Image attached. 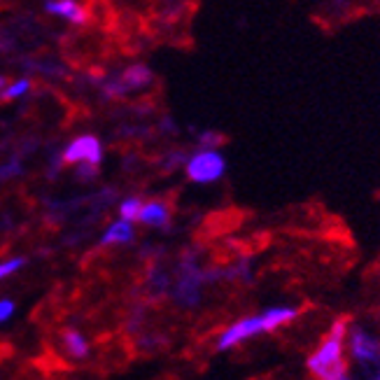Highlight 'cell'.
<instances>
[{
    "mask_svg": "<svg viewBox=\"0 0 380 380\" xmlns=\"http://www.w3.org/2000/svg\"><path fill=\"white\" fill-rule=\"evenodd\" d=\"M299 315L296 308H289V306H273L269 311L259 313V315H250V317H243L238 322H234L229 329H224V334L219 336L217 341V348L219 350H229L238 343L247 341V338H254L259 334H271L276 331L278 326L292 322V320Z\"/></svg>",
    "mask_w": 380,
    "mask_h": 380,
    "instance_id": "obj_1",
    "label": "cell"
},
{
    "mask_svg": "<svg viewBox=\"0 0 380 380\" xmlns=\"http://www.w3.org/2000/svg\"><path fill=\"white\" fill-rule=\"evenodd\" d=\"M343 341H346V320L341 317L334 322L324 343L313 353V357H308V371L326 380L346 378L348 364L343 361Z\"/></svg>",
    "mask_w": 380,
    "mask_h": 380,
    "instance_id": "obj_2",
    "label": "cell"
},
{
    "mask_svg": "<svg viewBox=\"0 0 380 380\" xmlns=\"http://www.w3.org/2000/svg\"><path fill=\"white\" fill-rule=\"evenodd\" d=\"M185 168L192 182L210 185V182H217L219 177L224 175V170H227V159H224L215 147H201L199 152L189 157Z\"/></svg>",
    "mask_w": 380,
    "mask_h": 380,
    "instance_id": "obj_3",
    "label": "cell"
},
{
    "mask_svg": "<svg viewBox=\"0 0 380 380\" xmlns=\"http://www.w3.org/2000/svg\"><path fill=\"white\" fill-rule=\"evenodd\" d=\"M100 159H103V147H100V140L93 138V135H80L63 152V164H100Z\"/></svg>",
    "mask_w": 380,
    "mask_h": 380,
    "instance_id": "obj_4",
    "label": "cell"
},
{
    "mask_svg": "<svg viewBox=\"0 0 380 380\" xmlns=\"http://www.w3.org/2000/svg\"><path fill=\"white\" fill-rule=\"evenodd\" d=\"M350 348H353V355L357 357L359 361H380V346L376 338H371L369 334H364L361 329H353L350 334Z\"/></svg>",
    "mask_w": 380,
    "mask_h": 380,
    "instance_id": "obj_5",
    "label": "cell"
},
{
    "mask_svg": "<svg viewBox=\"0 0 380 380\" xmlns=\"http://www.w3.org/2000/svg\"><path fill=\"white\" fill-rule=\"evenodd\" d=\"M65 308L61 301L56 299V296H49V299H45V301H40L38 306H35V311H33V322L35 324H40V326H52V324H58L61 322V317L65 315Z\"/></svg>",
    "mask_w": 380,
    "mask_h": 380,
    "instance_id": "obj_6",
    "label": "cell"
},
{
    "mask_svg": "<svg viewBox=\"0 0 380 380\" xmlns=\"http://www.w3.org/2000/svg\"><path fill=\"white\" fill-rule=\"evenodd\" d=\"M87 21H91L98 28H112L115 26V10L110 0H89L87 3Z\"/></svg>",
    "mask_w": 380,
    "mask_h": 380,
    "instance_id": "obj_7",
    "label": "cell"
},
{
    "mask_svg": "<svg viewBox=\"0 0 380 380\" xmlns=\"http://www.w3.org/2000/svg\"><path fill=\"white\" fill-rule=\"evenodd\" d=\"M45 10L52 12V14H58V16H63V19L77 23V26H85L87 23L85 8H80V3H75V0H49V3L45 5Z\"/></svg>",
    "mask_w": 380,
    "mask_h": 380,
    "instance_id": "obj_8",
    "label": "cell"
},
{
    "mask_svg": "<svg viewBox=\"0 0 380 380\" xmlns=\"http://www.w3.org/2000/svg\"><path fill=\"white\" fill-rule=\"evenodd\" d=\"M138 219L142 224H147V227L164 229V227H168V222H170V208L168 203H164V201H150V203L142 205Z\"/></svg>",
    "mask_w": 380,
    "mask_h": 380,
    "instance_id": "obj_9",
    "label": "cell"
},
{
    "mask_svg": "<svg viewBox=\"0 0 380 380\" xmlns=\"http://www.w3.org/2000/svg\"><path fill=\"white\" fill-rule=\"evenodd\" d=\"M122 80H124V85H126L131 91H133V89H142V87L150 85V82L154 80V75H152V70L147 68V65L133 63V65H128V68L122 73Z\"/></svg>",
    "mask_w": 380,
    "mask_h": 380,
    "instance_id": "obj_10",
    "label": "cell"
},
{
    "mask_svg": "<svg viewBox=\"0 0 380 380\" xmlns=\"http://www.w3.org/2000/svg\"><path fill=\"white\" fill-rule=\"evenodd\" d=\"M61 336H63V346H65V353H68V357H73V359H85V357H89V346H87L85 336H82L80 331L65 329V331H61Z\"/></svg>",
    "mask_w": 380,
    "mask_h": 380,
    "instance_id": "obj_11",
    "label": "cell"
},
{
    "mask_svg": "<svg viewBox=\"0 0 380 380\" xmlns=\"http://www.w3.org/2000/svg\"><path fill=\"white\" fill-rule=\"evenodd\" d=\"M133 241V227L128 219L115 222L112 227L105 231V236L100 238V245H110V243H131Z\"/></svg>",
    "mask_w": 380,
    "mask_h": 380,
    "instance_id": "obj_12",
    "label": "cell"
},
{
    "mask_svg": "<svg viewBox=\"0 0 380 380\" xmlns=\"http://www.w3.org/2000/svg\"><path fill=\"white\" fill-rule=\"evenodd\" d=\"M142 201L138 199V196H131V199L126 201H122V205H120V215L122 219H128V222H135V219L140 217V210H142Z\"/></svg>",
    "mask_w": 380,
    "mask_h": 380,
    "instance_id": "obj_13",
    "label": "cell"
},
{
    "mask_svg": "<svg viewBox=\"0 0 380 380\" xmlns=\"http://www.w3.org/2000/svg\"><path fill=\"white\" fill-rule=\"evenodd\" d=\"M96 166H98V164L80 161V166H77V168H75V177H77V180H80V182H89V180H93V177L98 175Z\"/></svg>",
    "mask_w": 380,
    "mask_h": 380,
    "instance_id": "obj_14",
    "label": "cell"
},
{
    "mask_svg": "<svg viewBox=\"0 0 380 380\" xmlns=\"http://www.w3.org/2000/svg\"><path fill=\"white\" fill-rule=\"evenodd\" d=\"M33 87V82L31 80H19L16 85H12L8 91H5V100H12V98H19V96H23V93L28 91V89Z\"/></svg>",
    "mask_w": 380,
    "mask_h": 380,
    "instance_id": "obj_15",
    "label": "cell"
},
{
    "mask_svg": "<svg viewBox=\"0 0 380 380\" xmlns=\"http://www.w3.org/2000/svg\"><path fill=\"white\" fill-rule=\"evenodd\" d=\"M21 173V166L19 161H8V164H0V182H5V180H10V177H14V175H19Z\"/></svg>",
    "mask_w": 380,
    "mask_h": 380,
    "instance_id": "obj_16",
    "label": "cell"
},
{
    "mask_svg": "<svg viewBox=\"0 0 380 380\" xmlns=\"http://www.w3.org/2000/svg\"><path fill=\"white\" fill-rule=\"evenodd\" d=\"M21 266H23V259L3 261V264H0V280H3V278H8V276H12V273H14L16 269H21Z\"/></svg>",
    "mask_w": 380,
    "mask_h": 380,
    "instance_id": "obj_17",
    "label": "cell"
},
{
    "mask_svg": "<svg viewBox=\"0 0 380 380\" xmlns=\"http://www.w3.org/2000/svg\"><path fill=\"white\" fill-rule=\"evenodd\" d=\"M12 313H14V304L10 299H0V322H5Z\"/></svg>",
    "mask_w": 380,
    "mask_h": 380,
    "instance_id": "obj_18",
    "label": "cell"
},
{
    "mask_svg": "<svg viewBox=\"0 0 380 380\" xmlns=\"http://www.w3.org/2000/svg\"><path fill=\"white\" fill-rule=\"evenodd\" d=\"M5 85V77H0V87H3Z\"/></svg>",
    "mask_w": 380,
    "mask_h": 380,
    "instance_id": "obj_19",
    "label": "cell"
}]
</instances>
